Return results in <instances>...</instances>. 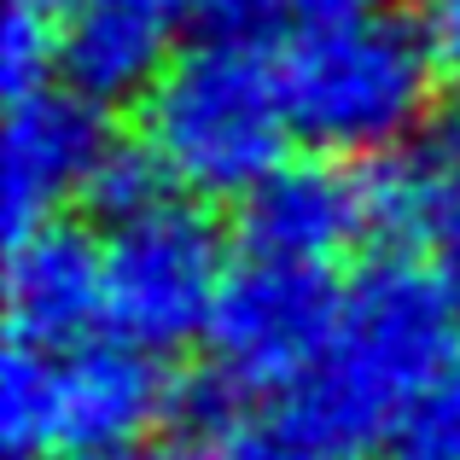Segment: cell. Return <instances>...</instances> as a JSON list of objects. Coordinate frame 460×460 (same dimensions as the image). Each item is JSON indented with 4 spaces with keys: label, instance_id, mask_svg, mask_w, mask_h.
I'll use <instances>...</instances> for the list:
<instances>
[{
    "label": "cell",
    "instance_id": "obj_15",
    "mask_svg": "<svg viewBox=\"0 0 460 460\" xmlns=\"http://www.w3.org/2000/svg\"><path fill=\"white\" fill-rule=\"evenodd\" d=\"M426 30H431V47H438L443 70L460 82V0H426Z\"/></svg>",
    "mask_w": 460,
    "mask_h": 460
},
{
    "label": "cell",
    "instance_id": "obj_10",
    "mask_svg": "<svg viewBox=\"0 0 460 460\" xmlns=\"http://www.w3.org/2000/svg\"><path fill=\"white\" fill-rule=\"evenodd\" d=\"M169 12L152 0H82L58 23V70L88 100H146L164 76L169 53Z\"/></svg>",
    "mask_w": 460,
    "mask_h": 460
},
{
    "label": "cell",
    "instance_id": "obj_11",
    "mask_svg": "<svg viewBox=\"0 0 460 460\" xmlns=\"http://www.w3.org/2000/svg\"><path fill=\"white\" fill-rule=\"evenodd\" d=\"M373 460H460V356L391 420Z\"/></svg>",
    "mask_w": 460,
    "mask_h": 460
},
{
    "label": "cell",
    "instance_id": "obj_5",
    "mask_svg": "<svg viewBox=\"0 0 460 460\" xmlns=\"http://www.w3.org/2000/svg\"><path fill=\"white\" fill-rule=\"evenodd\" d=\"M105 314L111 332L146 349H181L204 338L227 280V239L199 204L157 192L140 210L105 222Z\"/></svg>",
    "mask_w": 460,
    "mask_h": 460
},
{
    "label": "cell",
    "instance_id": "obj_16",
    "mask_svg": "<svg viewBox=\"0 0 460 460\" xmlns=\"http://www.w3.org/2000/svg\"><path fill=\"white\" fill-rule=\"evenodd\" d=\"M88 460H192L187 449H175V443H152V438H140V443H123V449H105V455H88Z\"/></svg>",
    "mask_w": 460,
    "mask_h": 460
},
{
    "label": "cell",
    "instance_id": "obj_6",
    "mask_svg": "<svg viewBox=\"0 0 460 460\" xmlns=\"http://www.w3.org/2000/svg\"><path fill=\"white\" fill-rule=\"evenodd\" d=\"M338 309L344 286L332 269L245 251L204 326L216 385L227 396H292L332 344Z\"/></svg>",
    "mask_w": 460,
    "mask_h": 460
},
{
    "label": "cell",
    "instance_id": "obj_3",
    "mask_svg": "<svg viewBox=\"0 0 460 460\" xmlns=\"http://www.w3.org/2000/svg\"><path fill=\"white\" fill-rule=\"evenodd\" d=\"M292 135L280 58L239 35L204 30L140 100V146L187 199H245L286 164Z\"/></svg>",
    "mask_w": 460,
    "mask_h": 460
},
{
    "label": "cell",
    "instance_id": "obj_12",
    "mask_svg": "<svg viewBox=\"0 0 460 460\" xmlns=\"http://www.w3.org/2000/svg\"><path fill=\"white\" fill-rule=\"evenodd\" d=\"M420 181H426V234L420 245L438 251V269L460 292V117L443 128V140L420 157Z\"/></svg>",
    "mask_w": 460,
    "mask_h": 460
},
{
    "label": "cell",
    "instance_id": "obj_9",
    "mask_svg": "<svg viewBox=\"0 0 460 460\" xmlns=\"http://www.w3.org/2000/svg\"><path fill=\"white\" fill-rule=\"evenodd\" d=\"M105 245L82 227L41 222L12 234L6 257V344L58 349L88 332H105Z\"/></svg>",
    "mask_w": 460,
    "mask_h": 460
},
{
    "label": "cell",
    "instance_id": "obj_17",
    "mask_svg": "<svg viewBox=\"0 0 460 460\" xmlns=\"http://www.w3.org/2000/svg\"><path fill=\"white\" fill-rule=\"evenodd\" d=\"M349 6H385V0H297L304 18H314V12H349Z\"/></svg>",
    "mask_w": 460,
    "mask_h": 460
},
{
    "label": "cell",
    "instance_id": "obj_8",
    "mask_svg": "<svg viewBox=\"0 0 460 460\" xmlns=\"http://www.w3.org/2000/svg\"><path fill=\"white\" fill-rule=\"evenodd\" d=\"M239 245L257 257H286V262H314L332 269L344 251L379 245L373 222V175L344 169L338 157H286L269 181L239 199Z\"/></svg>",
    "mask_w": 460,
    "mask_h": 460
},
{
    "label": "cell",
    "instance_id": "obj_4",
    "mask_svg": "<svg viewBox=\"0 0 460 460\" xmlns=\"http://www.w3.org/2000/svg\"><path fill=\"white\" fill-rule=\"evenodd\" d=\"M175 408V373L164 349L123 332H88L76 344H6L0 367V438L12 460H88L152 438Z\"/></svg>",
    "mask_w": 460,
    "mask_h": 460
},
{
    "label": "cell",
    "instance_id": "obj_1",
    "mask_svg": "<svg viewBox=\"0 0 460 460\" xmlns=\"http://www.w3.org/2000/svg\"><path fill=\"white\" fill-rule=\"evenodd\" d=\"M460 356V292L408 251H379L344 286L332 344L286 414L332 460L379 455L391 420Z\"/></svg>",
    "mask_w": 460,
    "mask_h": 460
},
{
    "label": "cell",
    "instance_id": "obj_14",
    "mask_svg": "<svg viewBox=\"0 0 460 460\" xmlns=\"http://www.w3.org/2000/svg\"><path fill=\"white\" fill-rule=\"evenodd\" d=\"M58 70V18L35 6H6V30H0V88L6 100L53 82Z\"/></svg>",
    "mask_w": 460,
    "mask_h": 460
},
{
    "label": "cell",
    "instance_id": "obj_2",
    "mask_svg": "<svg viewBox=\"0 0 460 460\" xmlns=\"http://www.w3.org/2000/svg\"><path fill=\"white\" fill-rule=\"evenodd\" d=\"M297 140L326 157H391L426 128L438 100V47L426 18L396 6L314 12L274 47Z\"/></svg>",
    "mask_w": 460,
    "mask_h": 460
},
{
    "label": "cell",
    "instance_id": "obj_7",
    "mask_svg": "<svg viewBox=\"0 0 460 460\" xmlns=\"http://www.w3.org/2000/svg\"><path fill=\"white\" fill-rule=\"evenodd\" d=\"M117 140L105 128V105L70 82L6 100V140H0V199H6V239L58 222L76 199H93V181L111 164Z\"/></svg>",
    "mask_w": 460,
    "mask_h": 460
},
{
    "label": "cell",
    "instance_id": "obj_19",
    "mask_svg": "<svg viewBox=\"0 0 460 460\" xmlns=\"http://www.w3.org/2000/svg\"><path fill=\"white\" fill-rule=\"evenodd\" d=\"M12 6H35V12H47V18H65V12L82 6V0H12Z\"/></svg>",
    "mask_w": 460,
    "mask_h": 460
},
{
    "label": "cell",
    "instance_id": "obj_18",
    "mask_svg": "<svg viewBox=\"0 0 460 460\" xmlns=\"http://www.w3.org/2000/svg\"><path fill=\"white\" fill-rule=\"evenodd\" d=\"M157 12H169V18H204V6L210 0H152Z\"/></svg>",
    "mask_w": 460,
    "mask_h": 460
},
{
    "label": "cell",
    "instance_id": "obj_13",
    "mask_svg": "<svg viewBox=\"0 0 460 460\" xmlns=\"http://www.w3.org/2000/svg\"><path fill=\"white\" fill-rule=\"evenodd\" d=\"M204 460H332L292 414H227Z\"/></svg>",
    "mask_w": 460,
    "mask_h": 460
}]
</instances>
